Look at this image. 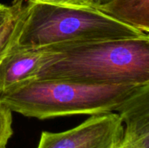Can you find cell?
<instances>
[{
    "mask_svg": "<svg viewBox=\"0 0 149 148\" xmlns=\"http://www.w3.org/2000/svg\"><path fill=\"white\" fill-rule=\"evenodd\" d=\"M52 45L55 57L35 79L98 85L149 83V37Z\"/></svg>",
    "mask_w": 149,
    "mask_h": 148,
    "instance_id": "cell-1",
    "label": "cell"
},
{
    "mask_svg": "<svg viewBox=\"0 0 149 148\" xmlns=\"http://www.w3.org/2000/svg\"><path fill=\"white\" fill-rule=\"evenodd\" d=\"M140 85L34 79L1 92V99L12 113L47 120L116 112Z\"/></svg>",
    "mask_w": 149,
    "mask_h": 148,
    "instance_id": "cell-2",
    "label": "cell"
},
{
    "mask_svg": "<svg viewBox=\"0 0 149 148\" xmlns=\"http://www.w3.org/2000/svg\"><path fill=\"white\" fill-rule=\"evenodd\" d=\"M147 37L149 34L120 23L98 9L26 1L25 15L16 44L20 47H39Z\"/></svg>",
    "mask_w": 149,
    "mask_h": 148,
    "instance_id": "cell-3",
    "label": "cell"
},
{
    "mask_svg": "<svg viewBox=\"0 0 149 148\" xmlns=\"http://www.w3.org/2000/svg\"><path fill=\"white\" fill-rule=\"evenodd\" d=\"M123 130L118 113L93 114L70 130L42 132L37 148H119Z\"/></svg>",
    "mask_w": 149,
    "mask_h": 148,
    "instance_id": "cell-4",
    "label": "cell"
},
{
    "mask_svg": "<svg viewBox=\"0 0 149 148\" xmlns=\"http://www.w3.org/2000/svg\"><path fill=\"white\" fill-rule=\"evenodd\" d=\"M52 44L39 47H20L16 44L0 62L1 92L34 79L43 66L56 55Z\"/></svg>",
    "mask_w": 149,
    "mask_h": 148,
    "instance_id": "cell-5",
    "label": "cell"
},
{
    "mask_svg": "<svg viewBox=\"0 0 149 148\" xmlns=\"http://www.w3.org/2000/svg\"><path fill=\"white\" fill-rule=\"evenodd\" d=\"M116 112L124 126L119 148H149V83L141 85Z\"/></svg>",
    "mask_w": 149,
    "mask_h": 148,
    "instance_id": "cell-6",
    "label": "cell"
},
{
    "mask_svg": "<svg viewBox=\"0 0 149 148\" xmlns=\"http://www.w3.org/2000/svg\"><path fill=\"white\" fill-rule=\"evenodd\" d=\"M96 9L145 33L149 32V0H108Z\"/></svg>",
    "mask_w": 149,
    "mask_h": 148,
    "instance_id": "cell-7",
    "label": "cell"
},
{
    "mask_svg": "<svg viewBox=\"0 0 149 148\" xmlns=\"http://www.w3.org/2000/svg\"><path fill=\"white\" fill-rule=\"evenodd\" d=\"M26 10L24 4L0 27V62L16 44Z\"/></svg>",
    "mask_w": 149,
    "mask_h": 148,
    "instance_id": "cell-8",
    "label": "cell"
},
{
    "mask_svg": "<svg viewBox=\"0 0 149 148\" xmlns=\"http://www.w3.org/2000/svg\"><path fill=\"white\" fill-rule=\"evenodd\" d=\"M12 134V112L2 101L0 90V148H6Z\"/></svg>",
    "mask_w": 149,
    "mask_h": 148,
    "instance_id": "cell-9",
    "label": "cell"
},
{
    "mask_svg": "<svg viewBox=\"0 0 149 148\" xmlns=\"http://www.w3.org/2000/svg\"><path fill=\"white\" fill-rule=\"evenodd\" d=\"M30 3H41L63 7L96 9L94 0H27Z\"/></svg>",
    "mask_w": 149,
    "mask_h": 148,
    "instance_id": "cell-10",
    "label": "cell"
},
{
    "mask_svg": "<svg viewBox=\"0 0 149 148\" xmlns=\"http://www.w3.org/2000/svg\"><path fill=\"white\" fill-rule=\"evenodd\" d=\"M24 0H15L10 4L0 3V27L10 17H12L24 4Z\"/></svg>",
    "mask_w": 149,
    "mask_h": 148,
    "instance_id": "cell-11",
    "label": "cell"
},
{
    "mask_svg": "<svg viewBox=\"0 0 149 148\" xmlns=\"http://www.w3.org/2000/svg\"><path fill=\"white\" fill-rule=\"evenodd\" d=\"M108 0H94V3H95V4H96V6L97 5H99V4H102V3H107Z\"/></svg>",
    "mask_w": 149,
    "mask_h": 148,
    "instance_id": "cell-12",
    "label": "cell"
},
{
    "mask_svg": "<svg viewBox=\"0 0 149 148\" xmlns=\"http://www.w3.org/2000/svg\"><path fill=\"white\" fill-rule=\"evenodd\" d=\"M24 1H27V0H24Z\"/></svg>",
    "mask_w": 149,
    "mask_h": 148,
    "instance_id": "cell-13",
    "label": "cell"
}]
</instances>
